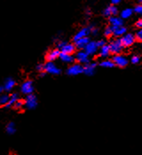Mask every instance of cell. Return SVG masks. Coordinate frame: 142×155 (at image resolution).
Wrapping results in <instances>:
<instances>
[{
  "mask_svg": "<svg viewBox=\"0 0 142 155\" xmlns=\"http://www.w3.org/2000/svg\"><path fill=\"white\" fill-rule=\"evenodd\" d=\"M124 45H123V42L121 39L117 38V39H114L110 42L109 44V48H110V51L111 53L113 54H120L122 52V51L123 50Z\"/></svg>",
  "mask_w": 142,
  "mask_h": 155,
  "instance_id": "obj_1",
  "label": "cell"
},
{
  "mask_svg": "<svg viewBox=\"0 0 142 155\" xmlns=\"http://www.w3.org/2000/svg\"><path fill=\"white\" fill-rule=\"evenodd\" d=\"M67 73L69 75H78L80 74L83 73V67L82 66V64L80 63H77V64H74L70 66L68 70H67Z\"/></svg>",
  "mask_w": 142,
  "mask_h": 155,
  "instance_id": "obj_2",
  "label": "cell"
},
{
  "mask_svg": "<svg viewBox=\"0 0 142 155\" xmlns=\"http://www.w3.org/2000/svg\"><path fill=\"white\" fill-rule=\"evenodd\" d=\"M75 59L78 63L82 65H85L89 63V54L85 51H79L76 53Z\"/></svg>",
  "mask_w": 142,
  "mask_h": 155,
  "instance_id": "obj_3",
  "label": "cell"
},
{
  "mask_svg": "<svg viewBox=\"0 0 142 155\" xmlns=\"http://www.w3.org/2000/svg\"><path fill=\"white\" fill-rule=\"evenodd\" d=\"M25 107H27L28 109H34L37 106V100L36 96H34L32 93L27 95L26 98H25Z\"/></svg>",
  "mask_w": 142,
  "mask_h": 155,
  "instance_id": "obj_4",
  "label": "cell"
},
{
  "mask_svg": "<svg viewBox=\"0 0 142 155\" xmlns=\"http://www.w3.org/2000/svg\"><path fill=\"white\" fill-rule=\"evenodd\" d=\"M45 71L51 74H59L60 69L55 66L54 63H52V61H48L46 64H45Z\"/></svg>",
  "mask_w": 142,
  "mask_h": 155,
  "instance_id": "obj_5",
  "label": "cell"
},
{
  "mask_svg": "<svg viewBox=\"0 0 142 155\" xmlns=\"http://www.w3.org/2000/svg\"><path fill=\"white\" fill-rule=\"evenodd\" d=\"M113 61H114L115 65L119 67V68H124L128 64L127 59L121 54H116L113 58Z\"/></svg>",
  "mask_w": 142,
  "mask_h": 155,
  "instance_id": "obj_6",
  "label": "cell"
},
{
  "mask_svg": "<svg viewBox=\"0 0 142 155\" xmlns=\"http://www.w3.org/2000/svg\"><path fill=\"white\" fill-rule=\"evenodd\" d=\"M34 91V86H33V83L31 81H26L21 86V91L22 93L29 95L31 94Z\"/></svg>",
  "mask_w": 142,
  "mask_h": 155,
  "instance_id": "obj_7",
  "label": "cell"
},
{
  "mask_svg": "<svg viewBox=\"0 0 142 155\" xmlns=\"http://www.w3.org/2000/svg\"><path fill=\"white\" fill-rule=\"evenodd\" d=\"M135 39H136V36H134L132 34H130V33L125 34L121 38L124 47H129L130 45H132L134 44V42H135Z\"/></svg>",
  "mask_w": 142,
  "mask_h": 155,
  "instance_id": "obj_8",
  "label": "cell"
},
{
  "mask_svg": "<svg viewBox=\"0 0 142 155\" xmlns=\"http://www.w3.org/2000/svg\"><path fill=\"white\" fill-rule=\"evenodd\" d=\"M99 46L97 45L96 42H89V44L86 45V47L84 49V51L89 54V55H94L95 53L98 51Z\"/></svg>",
  "mask_w": 142,
  "mask_h": 155,
  "instance_id": "obj_9",
  "label": "cell"
},
{
  "mask_svg": "<svg viewBox=\"0 0 142 155\" xmlns=\"http://www.w3.org/2000/svg\"><path fill=\"white\" fill-rule=\"evenodd\" d=\"M89 42H90L89 38L87 36H85V37H83V38H80V39L76 40L75 42V45H76V47L77 48L78 50H84L85 47H86V45L89 44Z\"/></svg>",
  "mask_w": 142,
  "mask_h": 155,
  "instance_id": "obj_10",
  "label": "cell"
},
{
  "mask_svg": "<svg viewBox=\"0 0 142 155\" xmlns=\"http://www.w3.org/2000/svg\"><path fill=\"white\" fill-rule=\"evenodd\" d=\"M90 32H91V28H82L81 30H79V31L75 35L74 38H73L74 42H76V40H78V39H80V38H83V37H85V36H88V35L90 34Z\"/></svg>",
  "mask_w": 142,
  "mask_h": 155,
  "instance_id": "obj_11",
  "label": "cell"
},
{
  "mask_svg": "<svg viewBox=\"0 0 142 155\" xmlns=\"http://www.w3.org/2000/svg\"><path fill=\"white\" fill-rule=\"evenodd\" d=\"M76 45L73 44H68L66 43L62 47L59 49L60 52H64V53H68V54H73L76 51Z\"/></svg>",
  "mask_w": 142,
  "mask_h": 155,
  "instance_id": "obj_12",
  "label": "cell"
},
{
  "mask_svg": "<svg viewBox=\"0 0 142 155\" xmlns=\"http://www.w3.org/2000/svg\"><path fill=\"white\" fill-rule=\"evenodd\" d=\"M96 64L95 63H87L83 67V73L86 75H93L94 74Z\"/></svg>",
  "mask_w": 142,
  "mask_h": 155,
  "instance_id": "obj_13",
  "label": "cell"
},
{
  "mask_svg": "<svg viewBox=\"0 0 142 155\" xmlns=\"http://www.w3.org/2000/svg\"><path fill=\"white\" fill-rule=\"evenodd\" d=\"M126 34V28L123 26L120 27H113V36L116 37L124 36Z\"/></svg>",
  "mask_w": 142,
  "mask_h": 155,
  "instance_id": "obj_14",
  "label": "cell"
},
{
  "mask_svg": "<svg viewBox=\"0 0 142 155\" xmlns=\"http://www.w3.org/2000/svg\"><path fill=\"white\" fill-rule=\"evenodd\" d=\"M59 55H60L59 50H52L47 53L46 60H47V61H53V60H57L58 58H59Z\"/></svg>",
  "mask_w": 142,
  "mask_h": 155,
  "instance_id": "obj_15",
  "label": "cell"
},
{
  "mask_svg": "<svg viewBox=\"0 0 142 155\" xmlns=\"http://www.w3.org/2000/svg\"><path fill=\"white\" fill-rule=\"evenodd\" d=\"M117 8L115 6V5H110L108 6L107 8H106L103 12V14L106 16V17H111V16H115L117 14Z\"/></svg>",
  "mask_w": 142,
  "mask_h": 155,
  "instance_id": "obj_16",
  "label": "cell"
},
{
  "mask_svg": "<svg viewBox=\"0 0 142 155\" xmlns=\"http://www.w3.org/2000/svg\"><path fill=\"white\" fill-rule=\"evenodd\" d=\"M59 59L62 62L64 63H67V64H71L74 60H76L72 54H68V53H64V52H60V55H59Z\"/></svg>",
  "mask_w": 142,
  "mask_h": 155,
  "instance_id": "obj_17",
  "label": "cell"
},
{
  "mask_svg": "<svg viewBox=\"0 0 142 155\" xmlns=\"http://www.w3.org/2000/svg\"><path fill=\"white\" fill-rule=\"evenodd\" d=\"M109 23L112 27H120L123 26V20L117 16H111L109 18Z\"/></svg>",
  "mask_w": 142,
  "mask_h": 155,
  "instance_id": "obj_18",
  "label": "cell"
},
{
  "mask_svg": "<svg viewBox=\"0 0 142 155\" xmlns=\"http://www.w3.org/2000/svg\"><path fill=\"white\" fill-rule=\"evenodd\" d=\"M3 86H4V89H5V91H10L12 88L15 86V81L12 80V78H7V79L5 81Z\"/></svg>",
  "mask_w": 142,
  "mask_h": 155,
  "instance_id": "obj_19",
  "label": "cell"
},
{
  "mask_svg": "<svg viewBox=\"0 0 142 155\" xmlns=\"http://www.w3.org/2000/svg\"><path fill=\"white\" fill-rule=\"evenodd\" d=\"M111 53L110 51V48H109V45H103L102 47L100 48V56L102 57V58H106L108 57V55Z\"/></svg>",
  "mask_w": 142,
  "mask_h": 155,
  "instance_id": "obj_20",
  "label": "cell"
},
{
  "mask_svg": "<svg viewBox=\"0 0 142 155\" xmlns=\"http://www.w3.org/2000/svg\"><path fill=\"white\" fill-rule=\"evenodd\" d=\"M19 99V97H18V95L17 94H12V95L10 96V99H9V101H8V103L5 106L6 108H9L11 107H13L14 106V104L17 102V100Z\"/></svg>",
  "mask_w": 142,
  "mask_h": 155,
  "instance_id": "obj_21",
  "label": "cell"
},
{
  "mask_svg": "<svg viewBox=\"0 0 142 155\" xmlns=\"http://www.w3.org/2000/svg\"><path fill=\"white\" fill-rule=\"evenodd\" d=\"M100 67L105 68H114V67L116 66L113 60H102V61L100 63Z\"/></svg>",
  "mask_w": 142,
  "mask_h": 155,
  "instance_id": "obj_22",
  "label": "cell"
},
{
  "mask_svg": "<svg viewBox=\"0 0 142 155\" xmlns=\"http://www.w3.org/2000/svg\"><path fill=\"white\" fill-rule=\"evenodd\" d=\"M131 15H132V10L130 9V8L124 9L123 11H122V12H121V18L122 19H128V18H130Z\"/></svg>",
  "mask_w": 142,
  "mask_h": 155,
  "instance_id": "obj_23",
  "label": "cell"
},
{
  "mask_svg": "<svg viewBox=\"0 0 142 155\" xmlns=\"http://www.w3.org/2000/svg\"><path fill=\"white\" fill-rule=\"evenodd\" d=\"M6 132L9 135H12L15 132V125H14V123L10 122L9 124H7V126H6Z\"/></svg>",
  "mask_w": 142,
  "mask_h": 155,
  "instance_id": "obj_24",
  "label": "cell"
},
{
  "mask_svg": "<svg viewBox=\"0 0 142 155\" xmlns=\"http://www.w3.org/2000/svg\"><path fill=\"white\" fill-rule=\"evenodd\" d=\"M9 99H10V96L4 94V95L1 96V97H0V104L2 106H5L8 103Z\"/></svg>",
  "mask_w": 142,
  "mask_h": 155,
  "instance_id": "obj_25",
  "label": "cell"
},
{
  "mask_svg": "<svg viewBox=\"0 0 142 155\" xmlns=\"http://www.w3.org/2000/svg\"><path fill=\"white\" fill-rule=\"evenodd\" d=\"M23 107H25V101H22V100H20V99H18L17 100V102L14 104V106H13V107L15 108V109H22Z\"/></svg>",
  "mask_w": 142,
  "mask_h": 155,
  "instance_id": "obj_26",
  "label": "cell"
},
{
  "mask_svg": "<svg viewBox=\"0 0 142 155\" xmlns=\"http://www.w3.org/2000/svg\"><path fill=\"white\" fill-rule=\"evenodd\" d=\"M104 35L106 37H110V36H113V27L110 26V27H106L105 31H104Z\"/></svg>",
  "mask_w": 142,
  "mask_h": 155,
  "instance_id": "obj_27",
  "label": "cell"
},
{
  "mask_svg": "<svg viewBox=\"0 0 142 155\" xmlns=\"http://www.w3.org/2000/svg\"><path fill=\"white\" fill-rule=\"evenodd\" d=\"M134 12L140 15H142V5H137L135 8H134Z\"/></svg>",
  "mask_w": 142,
  "mask_h": 155,
  "instance_id": "obj_28",
  "label": "cell"
},
{
  "mask_svg": "<svg viewBox=\"0 0 142 155\" xmlns=\"http://www.w3.org/2000/svg\"><path fill=\"white\" fill-rule=\"evenodd\" d=\"M136 39L137 40H139V41H141L142 42V28H140L139 30H138V32H137V34H136Z\"/></svg>",
  "mask_w": 142,
  "mask_h": 155,
  "instance_id": "obj_29",
  "label": "cell"
},
{
  "mask_svg": "<svg viewBox=\"0 0 142 155\" xmlns=\"http://www.w3.org/2000/svg\"><path fill=\"white\" fill-rule=\"evenodd\" d=\"M140 62V57L139 56H133L131 58V63L132 64H138Z\"/></svg>",
  "mask_w": 142,
  "mask_h": 155,
  "instance_id": "obj_30",
  "label": "cell"
},
{
  "mask_svg": "<svg viewBox=\"0 0 142 155\" xmlns=\"http://www.w3.org/2000/svg\"><path fill=\"white\" fill-rule=\"evenodd\" d=\"M36 69H37L39 72L45 71V65H43V64H39V65H37Z\"/></svg>",
  "mask_w": 142,
  "mask_h": 155,
  "instance_id": "obj_31",
  "label": "cell"
},
{
  "mask_svg": "<svg viewBox=\"0 0 142 155\" xmlns=\"http://www.w3.org/2000/svg\"><path fill=\"white\" fill-rule=\"evenodd\" d=\"M97 45H98V46L100 48L102 47L103 45H106V43H105V41H103V40H100V41H98L97 42Z\"/></svg>",
  "mask_w": 142,
  "mask_h": 155,
  "instance_id": "obj_32",
  "label": "cell"
},
{
  "mask_svg": "<svg viewBox=\"0 0 142 155\" xmlns=\"http://www.w3.org/2000/svg\"><path fill=\"white\" fill-rule=\"evenodd\" d=\"M136 27L139 28H142V19L139 20V21L136 22Z\"/></svg>",
  "mask_w": 142,
  "mask_h": 155,
  "instance_id": "obj_33",
  "label": "cell"
},
{
  "mask_svg": "<svg viewBox=\"0 0 142 155\" xmlns=\"http://www.w3.org/2000/svg\"><path fill=\"white\" fill-rule=\"evenodd\" d=\"M90 28H91V32H92L93 35H96V34L98 33V29H97L96 28H93V27H90Z\"/></svg>",
  "mask_w": 142,
  "mask_h": 155,
  "instance_id": "obj_34",
  "label": "cell"
},
{
  "mask_svg": "<svg viewBox=\"0 0 142 155\" xmlns=\"http://www.w3.org/2000/svg\"><path fill=\"white\" fill-rule=\"evenodd\" d=\"M120 1L121 0H111V2H112L113 5H117L118 3H120Z\"/></svg>",
  "mask_w": 142,
  "mask_h": 155,
  "instance_id": "obj_35",
  "label": "cell"
},
{
  "mask_svg": "<svg viewBox=\"0 0 142 155\" xmlns=\"http://www.w3.org/2000/svg\"><path fill=\"white\" fill-rule=\"evenodd\" d=\"M86 14H87L88 16H89V15L91 14V12H90V10H87V11H86Z\"/></svg>",
  "mask_w": 142,
  "mask_h": 155,
  "instance_id": "obj_36",
  "label": "cell"
},
{
  "mask_svg": "<svg viewBox=\"0 0 142 155\" xmlns=\"http://www.w3.org/2000/svg\"><path fill=\"white\" fill-rule=\"evenodd\" d=\"M140 3H141V5H142V0H140Z\"/></svg>",
  "mask_w": 142,
  "mask_h": 155,
  "instance_id": "obj_37",
  "label": "cell"
}]
</instances>
